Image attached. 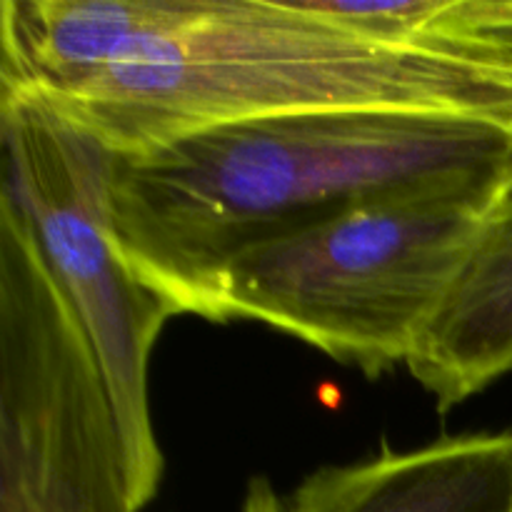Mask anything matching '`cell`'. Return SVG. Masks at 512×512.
I'll return each instance as SVG.
<instances>
[{
  "label": "cell",
  "instance_id": "obj_1",
  "mask_svg": "<svg viewBox=\"0 0 512 512\" xmlns=\"http://www.w3.org/2000/svg\"><path fill=\"white\" fill-rule=\"evenodd\" d=\"M512 170V118L315 110L233 120L115 153L110 228L173 315L220 323L235 255L405 185Z\"/></svg>",
  "mask_w": 512,
  "mask_h": 512
},
{
  "label": "cell",
  "instance_id": "obj_2",
  "mask_svg": "<svg viewBox=\"0 0 512 512\" xmlns=\"http://www.w3.org/2000/svg\"><path fill=\"white\" fill-rule=\"evenodd\" d=\"M45 100L115 153L233 120L315 110L512 118L508 80L370 38L305 0H115L108 65Z\"/></svg>",
  "mask_w": 512,
  "mask_h": 512
},
{
  "label": "cell",
  "instance_id": "obj_3",
  "mask_svg": "<svg viewBox=\"0 0 512 512\" xmlns=\"http://www.w3.org/2000/svg\"><path fill=\"white\" fill-rule=\"evenodd\" d=\"M510 173L405 185L243 250L220 323H265L368 378L408 365Z\"/></svg>",
  "mask_w": 512,
  "mask_h": 512
},
{
  "label": "cell",
  "instance_id": "obj_4",
  "mask_svg": "<svg viewBox=\"0 0 512 512\" xmlns=\"http://www.w3.org/2000/svg\"><path fill=\"white\" fill-rule=\"evenodd\" d=\"M3 193L23 213L105 375L140 510L163 483L148 365L168 305L133 273L110 228L113 150L40 95H0Z\"/></svg>",
  "mask_w": 512,
  "mask_h": 512
},
{
  "label": "cell",
  "instance_id": "obj_5",
  "mask_svg": "<svg viewBox=\"0 0 512 512\" xmlns=\"http://www.w3.org/2000/svg\"><path fill=\"white\" fill-rule=\"evenodd\" d=\"M0 512H140L98 355L0 198Z\"/></svg>",
  "mask_w": 512,
  "mask_h": 512
},
{
  "label": "cell",
  "instance_id": "obj_6",
  "mask_svg": "<svg viewBox=\"0 0 512 512\" xmlns=\"http://www.w3.org/2000/svg\"><path fill=\"white\" fill-rule=\"evenodd\" d=\"M243 512H512V430L383 448L315 470L288 493L255 478Z\"/></svg>",
  "mask_w": 512,
  "mask_h": 512
},
{
  "label": "cell",
  "instance_id": "obj_7",
  "mask_svg": "<svg viewBox=\"0 0 512 512\" xmlns=\"http://www.w3.org/2000/svg\"><path fill=\"white\" fill-rule=\"evenodd\" d=\"M408 370L440 410L465 403L512 370V173L473 250L425 325Z\"/></svg>",
  "mask_w": 512,
  "mask_h": 512
},
{
  "label": "cell",
  "instance_id": "obj_8",
  "mask_svg": "<svg viewBox=\"0 0 512 512\" xmlns=\"http://www.w3.org/2000/svg\"><path fill=\"white\" fill-rule=\"evenodd\" d=\"M325 13L370 38L448 55L512 85V0H330Z\"/></svg>",
  "mask_w": 512,
  "mask_h": 512
}]
</instances>
